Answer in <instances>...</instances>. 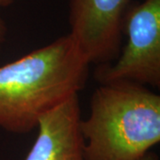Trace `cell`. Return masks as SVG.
Here are the masks:
<instances>
[{
  "label": "cell",
  "instance_id": "6da1fadb",
  "mask_svg": "<svg viewBox=\"0 0 160 160\" xmlns=\"http://www.w3.org/2000/svg\"><path fill=\"white\" fill-rule=\"evenodd\" d=\"M89 66L69 33L1 66L0 128L34 130L42 116L85 87Z\"/></svg>",
  "mask_w": 160,
  "mask_h": 160
},
{
  "label": "cell",
  "instance_id": "7a4b0ae2",
  "mask_svg": "<svg viewBox=\"0 0 160 160\" xmlns=\"http://www.w3.org/2000/svg\"><path fill=\"white\" fill-rule=\"evenodd\" d=\"M86 160H140L160 142V96L129 81L100 84L81 119Z\"/></svg>",
  "mask_w": 160,
  "mask_h": 160
},
{
  "label": "cell",
  "instance_id": "3957f363",
  "mask_svg": "<svg viewBox=\"0 0 160 160\" xmlns=\"http://www.w3.org/2000/svg\"><path fill=\"white\" fill-rule=\"evenodd\" d=\"M126 46L114 64L99 65L95 79L100 84L129 81L154 88L160 86V0H143L126 13Z\"/></svg>",
  "mask_w": 160,
  "mask_h": 160
},
{
  "label": "cell",
  "instance_id": "277c9868",
  "mask_svg": "<svg viewBox=\"0 0 160 160\" xmlns=\"http://www.w3.org/2000/svg\"><path fill=\"white\" fill-rule=\"evenodd\" d=\"M132 0H69V34L89 64H109L121 50Z\"/></svg>",
  "mask_w": 160,
  "mask_h": 160
},
{
  "label": "cell",
  "instance_id": "5b68a950",
  "mask_svg": "<svg viewBox=\"0 0 160 160\" xmlns=\"http://www.w3.org/2000/svg\"><path fill=\"white\" fill-rule=\"evenodd\" d=\"M78 94L42 116L38 135L24 160H86Z\"/></svg>",
  "mask_w": 160,
  "mask_h": 160
},
{
  "label": "cell",
  "instance_id": "8992f818",
  "mask_svg": "<svg viewBox=\"0 0 160 160\" xmlns=\"http://www.w3.org/2000/svg\"><path fill=\"white\" fill-rule=\"evenodd\" d=\"M7 34V27L5 21L0 17V52L2 50L3 45L5 43Z\"/></svg>",
  "mask_w": 160,
  "mask_h": 160
},
{
  "label": "cell",
  "instance_id": "52a82bcc",
  "mask_svg": "<svg viewBox=\"0 0 160 160\" xmlns=\"http://www.w3.org/2000/svg\"><path fill=\"white\" fill-rule=\"evenodd\" d=\"M140 160H158V157L155 153H153V152L149 151V153H147L142 159Z\"/></svg>",
  "mask_w": 160,
  "mask_h": 160
},
{
  "label": "cell",
  "instance_id": "ba28073f",
  "mask_svg": "<svg viewBox=\"0 0 160 160\" xmlns=\"http://www.w3.org/2000/svg\"><path fill=\"white\" fill-rule=\"evenodd\" d=\"M16 0H0V7H7L13 4Z\"/></svg>",
  "mask_w": 160,
  "mask_h": 160
}]
</instances>
